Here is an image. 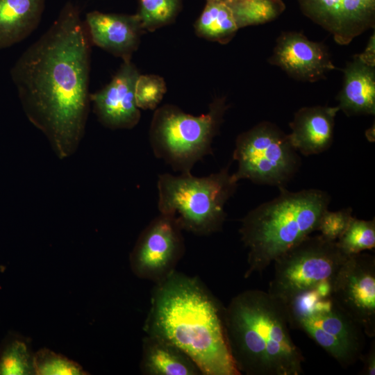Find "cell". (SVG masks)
<instances>
[{"instance_id": "1", "label": "cell", "mask_w": 375, "mask_h": 375, "mask_svg": "<svg viewBox=\"0 0 375 375\" xmlns=\"http://www.w3.org/2000/svg\"><path fill=\"white\" fill-rule=\"evenodd\" d=\"M91 47L81 9L68 1L10 70L28 119L60 159L74 154L85 132Z\"/></svg>"}, {"instance_id": "2", "label": "cell", "mask_w": 375, "mask_h": 375, "mask_svg": "<svg viewBox=\"0 0 375 375\" xmlns=\"http://www.w3.org/2000/svg\"><path fill=\"white\" fill-rule=\"evenodd\" d=\"M224 309L199 278L175 270L156 283L143 329L182 350L203 375H240L228 346Z\"/></svg>"}, {"instance_id": "3", "label": "cell", "mask_w": 375, "mask_h": 375, "mask_svg": "<svg viewBox=\"0 0 375 375\" xmlns=\"http://www.w3.org/2000/svg\"><path fill=\"white\" fill-rule=\"evenodd\" d=\"M234 362L246 375H300L304 358L292 340L285 304L268 292L235 295L224 309Z\"/></svg>"}, {"instance_id": "4", "label": "cell", "mask_w": 375, "mask_h": 375, "mask_svg": "<svg viewBox=\"0 0 375 375\" xmlns=\"http://www.w3.org/2000/svg\"><path fill=\"white\" fill-rule=\"evenodd\" d=\"M279 195L249 211L240 233L248 249L245 278L261 273L281 254L317 231L331 198L320 190L290 192L279 187Z\"/></svg>"}, {"instance_id": "5", "label": "cell", "mask_w": 375, "mask_h": 375, "mask_svg": "<svg viewBox=\"0 0 375 375\" xmlns=\"http://www.w3.org/2000/svg\"><path fill=\"white\" fill-rule=\"evenodd\" d=\"M228 167L203 177H196L191 172L159 175L160 213L172 217L182 230L198 235L220 231L226 216L224 206L238 182Z\"/></svg>"}, {"instance_id": "6", "label": "cell", "mask_w": 375, "mask_h": 375, "mask_svg": "<svg viewBox=\"0 0 375 375\" xmlns=\"http://www.w3.org/2000/svg\"><path fill=\"white\" fill-rule=\"evenodd\" d=\"M228 108L225 97L214 99L208 112L199 116L185 113L172 104L158 108L149 131L154 156L175 171L190 172L197 161L212 153L211 144Z\"/></svg>"}, {"instance_id": "7", "label": "cell", "mask_w": 375, "mask_h": 375, "mask_svg": "<svg viewBox=\"0 0 375 375\" xmlns=\"http://www.w3.org/2000/svg\"><path fill=\"white\" fill-rule=\"evenodd\" d=\"M284 304L290 327L304 332L341 366L346 368L360 360L365 334L331 294L313 290Z\"/></svg>"}, {"instance_id": "8", "label": "cell", "mask_w": 375, "mask_h": 375, "mask_svg": "<svg viewBox=\"0 0 375 375\" xmlns=\"http://www.w3.org/2000/svg\"><path fill=\"white\" fill-rule=\"evenodd\" d=\"M349 256L337 241L309 235L274 261L268 292L285 303L310 290L330 289Z\"/></svg>"}, {"instance_id": "9", "label": "cell", "mask_w": 375, "mask_h": 375, "mask_svg": "<svg viewBox=\"0 0 375 375\" xmlns=\"http://www.w3.org/2000/svg\"><path fill=\"white\" fill-rule=\"evenodd\" d=\"M233 158L238 168L237 181L284 187L300 166V158L289 135L276 125L262 122L240 133Z\"/></svg>"}, {"instance_id": "10", "label": "cell", "mask_w": 375, "mask_h": 375, "mask_svg": "<svg viewBox=\"0 0 375 375\" xmlns=\"http://www.w3.org/2000/svg\"><path fill=\"white\" fill-rule=\"evenodd\" d=\"M182 231L172 217L160 213L141 232L130 253L132 272L156 283L174 272L185 251Z\"/></svg>"}, {"instance_id": "11", "label": "cell", "mask_w": 375, "mask_h": 375, "mask_svg": "<svg viewBox=\"0 0 375 375\" xmlns=\"http://www.w3.org/2000/svg\"><path fill=\"white\" fill-rule=\"evenodd\" d=\"M331 294L366 336H375L374 256L362 253L349 256L332 281Z\"/></svg>"}, {"instance_id": "12", "label": "cell", "mask_w": 375, "mask_h": 375, "mask_svg": "<svg viewBox=\"0 0 375 375\" xmlns=\"http://www.w3.org/2000/svg\"><path fill=\"white\" fill-rule=\"evenodd\" d=\"M301 12L329 32L341 45L349 44L375 24V0H298Z\"/></svg>"}, {"instance_id": "13", "label": "cell", "mask_w": 375, "mask_h": 375, "mask_svg": "<svg viewBox=\"0 0 375 375\" xmlns=\"http://www.w3.org/2000/svg\"><path fill=\"white\" fill-rule=\"evenodd\" d=\"M139 73L131 62L122 61L111 81L90 94L93 111L105 127L131 129L140 122L141 113L135 99V85Z\"/></svg>"}, {"instance_id": "14", "label": "cell", "mask_w": 375, "mask_h": 375, "mask_svg": "<svg viewBox=\"0 0 375 375\" xmlns=\"http://www.w3.org/2000/svg\"><path fill=\"white\" fill-rule=\"evenodd\" d=\"M269 62L290 76L308 82L322 79L335 68L323 43L311 41L294 31L283 32L279 35Z\"/></svg>"}, {"instance_id": "15", "label": "cell", "mask_w": 375, "mask_h": 375, "mask_svg": "<svg viewBox=\"0 0 375 375\" xmlns=\"http://www.w3.org/2000/svg\"><path fill=\"white\" fill-rule=\"evenodd\" d=\"M85 26L92 44L122 61L131 60L145 31L138 15L97 10L85 15Z\"/></svg>"}, {"instance_id": "16", "label": "cell", "mask_w": 375, "mask_h": 375, "mask_svg": "<svg viewBox=\"0 0 375 375\" xmlns=\"http://www.w3.org/2000/svg\"><path fill=\"white\" fill-rule=\"evenodd\" d=\"M338 106L303 107L294 114L290 123L289 138L294 149L304 156L318 154L329 148L333 142Z\"/></svg>"}, {"instance_id": "17", "label": "cell", "mask_w": 375, "mask_h": 375, "mask_svg": "<svg viewBox=\"0 0 375 375\" xmlns=\"http://www.w3.org/2000/svg\"><path fill=\"white\" fill-rule=\"evenodd\" d=\"M347 115L375 114V67L355 55L344 69L343 85L337 97Z\"/></svg>"}, {"instance_id": "18", "label": "cell", "mask_w": 375, "mask_h": 375, "mask_svg": "<svg viewBox=\"0 0 375 375\" xmlns=\"http://www.w3.org/2000/svg\"><path fill=\"white\" fill-rule=\"evenodd\" d=\"M140 370L146 375H201L195 362L174 344L146 335L142 339Z\"/></svg>"}, {"instance_id": "19", "label": "cell", "mask_w": 375, "mask_h": 375, "mask_svg": "<svg viewBox=\"0 0 375 375\" xmlns=\"http://www.w3.org/2000/svg\"><path fill=\"white\" fill-rule=\"evenodd\" d=\"M46 0H0V49L15 45L38 26Z\"/></svg>"}, {"instance_id": "20", "label": "cell", "mask_w": 375, "mask_h": 375, "mask_svg": "<svg viewBox=\"0 0 375 375\" xmlns=\"http://www.w3.org/2000/svg\"><path fill=\"white\" fill-rule=\"evenodd\" d=\"M196 34L206 40L226 44L239 30L228 3L206 0L194 25Z\"/></svg>"}, {"instance_id": "21", "label": "cell", "mask_w": 375, "mask_h": 375, "mask_svg": "<svg viewBox=\"0 0 375 375\" xmlns=\"http://www.w3.org/2000/svg\"><path fill=\"white\" fill-rule=\"evenodd\" d=\"M31 340L10 333L0 345V375H35Z\"/></svg>"}, {"instance_id": "22", "label": "cell", "mask_w": 375, "mask_h": 375, "mask_svg": "<svg viewBox=\"0 0 375 375\" xmlns=\"http://www.w3.org/2000/svg\"><path fill=\"white\" fill-rule=\"evenodd\" d=\"M228 6L239 29L269 22L285 9L282 0H234Z\"/></svg>"}, {"instance_id": "23", "label": "cell", "mask_w": 375, "mask_h": 375, "mask_svg": "<svg viewBox=\"0 0 375 375\" xmlns=\"http://www.w3.org/2000/svg\"><path fill=\"white\" fill-rule=\"evenodd\" d=\"M182 8V0H139L137 12L143 28L155 31L173 23Z\"/></svg>"}, {"instance_id": "24", "label": "cell", "mask_w": 375, "mask_h": 375, "mask_svg": "<svg viewBox=\"0 0 375 375\" xmlns=\"http://www.w3.org/2000/svg\"><path fill=\"white\" fill-rule=\"evenodd\" d=\"M340 248L347 255L361 253L375 247V222L352 217L347 229L337 240Z\"/></svg>"}, {"instance_id": "25", "label": "cell", "mask_w": 375, "mask_h": 375, "mask_svg": "<svg viewBox=\"0 0 375 375\" xmlns=\"http://www.w3.org/2000/svg\"><path fill=\"white\" fill-rule=\"evenodd\" d=\"M35 375H88L90 374L78 362L47 349L35 352Z\"/></svg>"}, {"instance_id": "26", "label": "cell", "mask_w": 375, "mask_h": 375, "mask_svg": "<svg viewBox=\"0 0 375 375\" xmlns=\"http://www.w3.org/2000/svg\"><path fill=\"white\" fill-rule=\"evenodd\" d=\"M164 78L156 74H140L135 85V99L139 109L154 110L166 93Z\"/></svg>"}, {"instance_id": "27", "label": "cell", "mask_w": 375, "mask_h": 375, "mask_svg": "<svg viewBox=\"0 0 375 375\" xmlns=\"http://www.w3.org/2000/svg\"><path fill=\"white\" fill-rule=\"evenodd\" d=\"M352 217L351 208L334 212L326 210L320 217L317 231L325 238L337 241L347 229Z\"/></svg>"}, {"instance_id": "28", "label": "cell", "mask_w": 375, "mask_h": 375, "mask_svg": "<svg viewBox=\"0 0 375 375\" xmlns=\"http://www.w3.org/2000/svg\"><path fill=\"white\" fill-rule=\"evenodd\" d=\"M360 360L363 362V368L361 374L364 375L375 374V342L371 344L368 352L361 356Z\"/></svg>"}, {"instance_id": "29", "label": "cell", "mask_w": 375, "mask_h": 375, "mask_svg": "<svg viewBox=\"0 0 375 375\" xmlns=\"http://www.w3.org/2000/svg\"><path fill=\"white\" fill-rule=\"evenodd\" d=\"M359 58L367 65L375 67V34L371 35L367 47L362 53L358 54Z\"/></svg>"}, {"instance_id": "30", "label": "cell", "mask_w": 375, "mask_h": 375, "mask_svg": "<svg viewBox=\"0 0 375 375\" xmlns=\"http://www.w3.org/2000/svg\"><path fill=\"white\" fill-rule=\"evenodd\" d=\"M216 1H222L228 4L233 2L234 0H216Z\"/></svg>"}]
</instances>
